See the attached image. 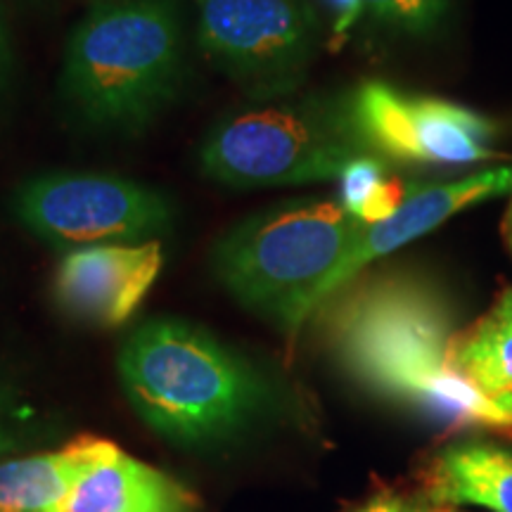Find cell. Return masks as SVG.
I'll use <instances>...</instances> for the list:
<instances>
[{
    "instance_id": "cell-13",
    "label": "cell",
    "mask_w": 512,
    "mask_h": 512,
    "mask_svg": "<svg viewBox=\"0 0 512 512\" xmlns=\"http://www.w3.org/2000/svg\"><path fill=\"white\" fill-rule=\"evenodd\" d=\"M112 441L83 437L53 453L12 458L0 463V512H57L83 472Z\"/></svg>"
},
{
    "instance_id": "cell-11",
    "label": "cell",
    "mask_w": 512,
    "mask_h": 512,
    "mask_svg": "<svg viewBox=\"0 0 512 512\" xmlns=\"http://www.w3.org/2000/svg\"><path fill=\"white\" fill-rule=\"evenodd\" d=\"M195 505L181 482L112 444L76 479L57 512H192Z\"/></svg>"
},
{
    "instance_id": "cell-21",
    "label": "cell",
    "mask_w": 512,
    "mask_h": 512,
    "mask_svg": "<svg viewBox=\"0 0 512 512\" xmlns=\"http://www.w3.org/2000/svg\"><path fill=\"white\" fill-rule=\"evenodd\" d=\"M335 3H337V8L342 10L344 27H347L351 19H354V15H358V0H335Z\"/></svg>"
},
{
    "instance_id": "cell-8",
    "label": "cell",
    "mask_w": 512,
    "mask_h": 512,
    "mask_svg": "<svg viewBox=\"0 0 512 512\" xmlns=\"http://www.w3.org/2000/svg\"><path fill=\"white\" fill-rule=\"evenodd\" d=\"M197 41L249 93H285L316 55L318 15L309 0H200Z\"/></svg>"
},
{
    "instance_id": "cell-7",
    "label": "cell",
    "mask_w": 512,
    "mask_h": 512,
    "mask_svg": "<svg viewBox=\"0 0 512 512\" xmlns=\"http://www.w3.org/2000/svg\"><path fill=\"white\" fill-rule=\"evenodd\" d=\"M12 211L41 240L74 249L147 242L171 226L164 195L102 174L29 178L12 197Z\"/></svg>"
},
{
    "instance_id": "cell-24",
    "label": "cell",
    "mask_w": 512,
    "mask_h": 512,
    "mask_svg": "<svg viewBox=\"0 0 512 512\" xmlns=\"http://www.w3.org/2000/svg\"><path fill=\"white\" fill-rule=\"evenodd\" d=\"M503 235H505V242H508V247H510V252H512V192H510V204H508V211H505Z\"/></svg>"
},
{
    "instance_id": "cell-6",
    "label": "cell",
    "mask_w": 512,
    "mask_h": 512,
    "mask_svg": "<svg viewBox=\"0 0 512 512\" xmlns=\"http://www.w3.org/2000/svg\"><path fill=\"white\" fill-rule=\"evenodd\" d=\"M344 112L363 152L387 164L470 166L496 155L498 128L484 114L392 83H361Z\"/></svg>"
},
{
    "instance_id": "cell-25",
    "label": "cell",
    "mask_w": 512,
    "mask_h": 512,
    "mask_svg": "<svg viewBox=\"0 0 512 512\" xmlns=\"http://www.w3.org/2000/svg\"><path fill=\"white\" fill-rule=\"evenodd\" d=\"M437 512H463V510H456V508H446V505H437Z\"/></svg>"
},
{
    "instance_id": "cell-14",
    "label": "cell",
    "mask_w": 512,
    "mask_h": 512,
    "mask_svg": "<svg viewBox=\"0 0 512 512\" xmlns=\"http://www.w3.org/2000/svg\"><path fill=\"white\" fill-rule=\"evenodd\" d=\"M446 363L486 399L512 387V287L501 290L472 328L453 335Z\"/></svg>"
},
{
    "instance_id": "cell-23",
    "label": "cell",
    "mask_w": 512,
    "mask_h": 512,
    "mask_svg": "<svg viewBox=\"0 0 512 512\" xmlns=\"http://www.w3.org/2000/svg\"><path fill=\"white\" fill-rule=\"evenodd\" d=\"M8 420H10V396L5 392L3 384H0V422L8 425Z\"/></svg>"
},
{
    "instance_id": "cell-17",
    "label": "cell",
    "mask_w": 512,
    "mask_h": 512,
    "mask_svg": "<svg viewBox=\"0 0 512 512\" xmlns=\"http://www.w3.org/2000/svg\"><path fill=\"white\" fill-rule=\"evenodd\" d=\"M12 76H15V53H12L8 19H5L3 0H0V98L10 91Z\"/></svg>"
},
{
    "instance_id": "cell-4",
    "label": "cell",
    "mask_w": 512,
    "mask_h": 512,
    "mask_svg": "<svg viewBox=\"0 0 512 512\" xmlns=\"http://www.w3.org/2000/svg\"><path fill=\"white\" fill-rule=\"evenodd\" d=\"M363 226L342 202L285 204L242 221L216 245V278L245 309L294 337Z\"/></svg>"
},
{
    "instance_id": "cell-18",
    "label": "cell",
    "mask_w": 512,
    "mask_h": 512,
    "mask_svg": "<svg viewBox=\"0 0 512 512\" xmlns=\"http://www.w3.org/2000/svg\"><path fill=\"white\" fill-rule=\"evenodd\" d=\"M401 505H403L401 498L377 496V498H373V501H368L361 510H356V512H401Z\"/></svg>"
},
{
    "instance_id": "cell-12",
    "label": "cell",
    "mask_w": 512,
    "mask_h": 512,
    "mask_svg": "<svg viewBox=\"0 0 512 512\" xmlns=\"http://www.w3.org/2000/svg\"><path fill=\"white\" fill-rule=\"evenodd\" d=\"M427 501L512 512V451L486 439H458L441 448L425 475Z\"/></svg>"
},
{
    "instance_id": "cell-1",
    "label": "cell",
    "mask_w": 512,
    "mask_h": 512,
    "mask_svg": "<svg viewBox=\"0 0 512 512\" xmlns=\"http://www.w3.org/2000/svg\"><path fill=\"white\" fill-rule=\"evenodd\" d=\"M316 313L339 363L373 392L448 420L510 427L494 401L448 370V306L418 275L358 273Z\"/></svg>"
},
{
    "instance_id": "cell-19",
    "label": "cell",
    "mask_w": 512,
    "mask_h": 512,
    "mask_svg": "<svg viewBox=\"0 0 512 512\" xmlns=\"http://www.w3.org/2000/svg\"><path fill=\"white\" fill-rule=\"evenodd\" d=\"M491 401L496 403L498 411H501V413L505 415V418H508L510 427H512V387L505 389V392H501V394L491 396Z\"/></svg>"
},
{
    "instance_id": "cell-3",
    "label": "cell",
    "mask_w": 512,
    "mask_h": 512,
    "mask_svg": "<svg viewBox=\"0 0 512 512\" xmlns=\"http://www.w3.org/2000/svg\"><path fill=\"white\" fill-rule=\"evenodd\" d=\"M185 36L169 0H105L76 24L64 50L62 95L91 126H145L183 79Z\"/></svg>"
},
{
    "instance_id": "cell-22",
    "label": "cell",
    "mask_w": 512,
    "mask_h": 512,
    "mask_svg": "<svg viewBox=\"0 0 512 512\" xmlns=\"http://www.w3.org/2000/svg\"><path fill=\"white\" fill-rule=\"evenodd\" d=\"M439 508L430 501H413V503H403L401 512H437Z\"/></svg>"
},
{
    "instance_id": "cell-10",
    "label": "cell",
    "mask_w": 512,
    "mask_h": 512,
    "mask_svg": "<svg viewBox=\"0 0 512 512\" xmlns=\"http://www.w3.org/2000/svg\"><path fill=\"white\" fill-rule=\"evenodd\" d=\"M508 192H512V164L477 171V174L456 178V181L444 185L411 190L389 219L363 226L347 256L339 261L335 271L330 273L328 283L323 285L320 304L375 261L411 245L422 235L432 233L434 228H439L441 223L472 207V204L494 200V197L508 195Z\"/></svg>"
},
{
    "instance_id": "cell-2",
    "label": "cell",
    "mask_w": 512,
    "mask_h": 512,
    "mask_svg": "<svg viewBox=\"0 0 512 512\" xmlns=\"http://www.w3.org/2000/svg\"><path fill=\"white\" fill-rule=\"evenodd\" d=\"M119 375L140 418L188 446L233 437L266 401L264 382L242 358L183 320L140 325L121 349Z\"/></svg>"
},
{
    "instance_id": "cell-9",
    "label": "cell",
    "mask_w": 512,
    "mask_h": 512,
    "mask_svg": "<svg viewBox=\"0 0 512 512\" xmlns=\"http://www.w3.org/2000/svg\"><path fill=\"white\" fill-rule=\"evenodd\" d=\"M162 264L157 240L72 249L57 266L55 302L83 323L117 328L143 304Z\"/></svg>"
},
{
    "instance_id": "cell-16",
    "label": "cell",
    "mask_w": 512,
    "mask_h": 512,
    "mask_svg": "<svg viewBox=\"0 0 512 512\" xmlns=\"http://www.w3.org/2000/svg\"><path fill=\"white\" fill-rule=\"evenodd\" d=\"M448 0H358V12H366L387 27L425 34L444 17Z\"/></svg>"
},
{
    "instance_id": "cell-5",
    "label": "cell",
    "mask_w": 512,
    "mask_h": 512,
    "mask_svg": "<svg viewBox=\"0 0 512 512\" xmlns=\"http://www.w3.org/2000/svg\"><path fill=\"white\" fill-rule=\"evenodd\" d=\"M363 147L347 112L280 102L223 119L200 150L202 174L238 190L339 181Z\"/></svg>"
},
{
    "instance_id": "cell-20",
    "label": "cell",
    "mask_w": 512,
    "mask_h": 512,
    "mask_svg": "<svg viewBox=\"0 0 512 512\" xmlns=\"http://www.w3.org/2000/svg\"><path fill=\"white\" fill-rule=\"evenodd\" d=\"M17 446L15 432H12L10 425L0 422V451H10V448Z\"/></svg>"
},
{
    "instance_id": "cell-15",
    "label": "cell",
    "mask_w": 512,
    "mask_h": 512,
    "mask_svg": "<svg viewBox=\"0 0 512 512\" xmlns=\"http://www.w3.org/2000/svg\"><path fill=\"white\" fill-rule=\"evenodd\" d=\"M387 162L363 155L347 166L342 183V202L356 219L363 223H377L389 219L401 207L408 192L401 181L387 176Z\"/></svg>"
}]
</instances>
